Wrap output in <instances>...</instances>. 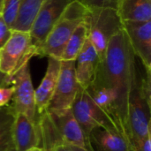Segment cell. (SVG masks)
Here are the masks:
<instances>
[{
    "label": "cell",
    "mask_w": 151,
    "mask_h": 151,
    "mask_svg": "<svg viewBox=\"0 0 151 151\" xmlns=\"http://www.w3.org/2000/svg\"><path fill=\"white\" fill-rule=\"evenodd\" d=\"M137 82L135 55L122 29L110 40L103 58L99 60L94 81L89 88H105L116 92L113 121L127 140L129 100Z\"/></svg>",
    "instance_id": "cell-1"
},
{
    "label": "cell",
    "mask_w": 151,
    "mask_h": 151,
    "mask_svg": "<svg viewBox=\"0 0 151 151\" xmlns=\"http://www.w3.org/2000/svg\"><path fill=\"white\" fill-rule=\"evenodd\" d=\"M38 116L43 150L50 151L59 144H68L90 151L85 135L71 110L59 115L44 111Z\"/></svg>",
    "instance_id": "cell-2"
},
{
    "label": "cell",
    "mask_w": 151,
    "mask_h": 151,
    "mask_svg": "<svg viewBox=\"0 0 151 151\" xmlns=\"http://www.w3.org/2000/svg\"><path fill=\"white\" fill-rule=\"evenodd\" d=\"M88 9L80 2L73 0L63 12L61 17L54 25L43 43L37 50L36 56L61 58L65 46L76 29L85 19Z\"/></svg>",
    "instance_id": "cell-3"
},
{
    "label": "cell",
    "mask_w": 151,
    "mask_h": 151,
    "mask_svg": "<svg viewBox=\"0 0 151 151\" xmlns=\"http://www.w3.org/2000/svg\"><path fill=\"white\" fill-rule=\"evenodd\" d=\"M85 21L88 29V39L101 60L110 40L123 29V23L115 8L88 9Z\"/></svg>",
    "instance_id": "cell-4"
},
{
    "label": "cell",
    "mask_w": 151,
    "mask_h": 151,
    "mask_svg": "<svg viewBox=\"0 0 151 151\" xmlns=\"http://www.w3.org/2000/svg\"><path fill=\"white\" fill-rule=\"evenodd\" d=\"M36 56V48L29 32L12 30V35L0 49V72L6 77L10 87V79L25 64Z\"/></svg>",
    "instance_id": "cell-5"
},
{
    "label": "cell",
    "mask_w": 151,
    "mask_h": 151,
    "mask_svg": "<svg viewBox=\"0 0 151 151\" xmlns=\"http://www.w3.org/2000/svg\"><path fill=\"white\" fill-rule=\"evenodd\" d=\"M71 111L80 125L87 142L89 134L96 127L113 128L118 130L113 120L93 101L86 89L80 88Z\"/></svg>",
    "instance_id": "cell-6"
},
{
    "label": "cell",
    "mask_w": 151,
    "mask_h": 151,
    "mask_svg": "<svg viewBox=\"0 0 151 151\" xmlns=\"http://www.w3.org/2000/svg\"><path fill=\"white\" fill-rule=\"evenodd\" d=\"M150 110L151 105L142 96L137 82L129 100L127 121V136L131 151L150 134Z\"/></svg>",
    "instance_id": "cell-7"
},
{
    "label": "cell",
    "mask_w": 151,
    "mask_h": 151,
    "mask_svg": "<svg viewBox=\"0 0 151 151\" xmlns=\"http://www.w3.org/2000/svg\"><path fill=\"white\" fill-rule=\"evenodd\" d=\"M80 88L75 76V61L60 60L57 86L45 111L59 115L71 110Z\"/></svg>",
    "instance_id": "cell-8"
},
{
    "label": "cell",
    "mask_w": 151,
    "mask_h": 151,
    "mask_svg": "<svg viewBox=\"0 0 151 151\" xmlns=\"http://www.w3.org/2000/svg\"><path fill=\"white\" fill-rule=\"evenodd\" d=\"M9 83L14 88L11 105L15 113H23L32 121L37 122L35 88L32 83L29 63L21 66L10 79Z\"/></svg>",
    "instance_id": "cell-9"
},
{
    "label": "cell",
    "mask_w": 151,
    "mask_h": 151,
    "mask_svg": "<svg viewBox=\"0 0 151 151\" xmlns=\"http://www.w3.org/2000/svg\"><path fill=\"white\" fill-rule=\"evenodd\" d=\"M73 0H44L29 31L36 53L47 35L61 17L65 7Z\"/></svg>",
    "instance_id": "cell-10"
},
{
    "label": "cell",
    "mask_w": 151,
    "mask_h": 151,
    "mask_svg": "<svg viewBox=\"0 0 151 151\" xmlns=\"http://www.w3.org/2000/svg\"><path fill=\"white\" fill-rule=\"evenodd\" d=\"M123 29L135 56L142 61L146 72H151V20L123 22Z\"/></svg>",
    "instance_id": "cell-11"
},
{
    "label": "cell",
    "mask_w": 151,
    "mask_h": 151,
    "mask_svg": "<svg viewBox=\"0 0 151 151\" xmlns=\"http://www.w3.org/2000/svg\"><path fill=\"white\" fill-rule=\"evenodd\" d=\"M12 140L15 151H27L39 147L41 134L38 121H32L25 114L17 113L12 125Z\"/></svg>",
    "instance_id": "cell-12"
},
{
    "label": "cell",
    "mask_w": 151,
    "mask_h": 151,
    "mask_svg": "<svg viewBox=\"0 0 151 151\" xmlns=\"http://www.w3.org/2000/svg\"><path fill=\"white\" fill-rule=\"evenodd\" d=\"M88 142L90 151H131L127 138L113 128H94Z\"/></svg>",
    "instance_id": "cell-13"
},
{
    "label": "cell",
    "mask_w": 151,
    "mask_h": 151,
    "mask_svg": "<svg viewBox=\"0 0 151 151\" xmlns=\"http://www.w3.org/2000/svg\"><path fill=\"white\" fill-rule=\"evenodd\" d=\"M98 63V55L88 38L75 60V76L82 89H88L93 82Z\"/></svg>",
    "instance_id": "cell-14"
},
{
    "label": "cell",
    "mask_w": 151,
    "mask_h": 151,
    "mask_svg": "<svg viewBox=\"0 0 151 151\" xmlns=\"http://www.w3.org/2000/svg\"><path fill=\"white\" fill-rule=\"evenodd\" d=\"M60 71V60L54 58H48V65L46 73L39 87L35 89V106L38 115L42 114L54 94L58 74Z\"/></svg>",
    "instance_id": "cell-15"
},
{
    "label": "cell",
    "mask_w": 151,
    "mask_h": 151,
    "mask_svg": "<svg viewBox=\"0 0 151 151\" xmlns=\"http://www.w3.org/2000/svg\"><path fill=\"white\" fill-rule=\"evenodd\" d=\"M117 11L122 23L151 20L150 0H119Z\"/></svg>",
    "instance_id": "cell-16"
},
{
    "label": "cell",
    "mask_w": 151,
    "mask_h": 151,
    "mask_svg": "<svg viewBox=\"0 0 151 151\" xmlns=\"http://www.w3.org/2000/svg\"><path fill=\"white\" fill-rule=\"evenodd\" d=\"M44 0H22L12 30L29 32Z\"/></svg>",
    "instance_id": "cell-17"
},
{
    "label": "cell",
    "mask_w": 151,
    "mask_h": 151,
    "mask_svg": "<svg viewBox=\"0 0 151 151\" xmlns=\"http://www.w3.org/2000/svg\"><path fill=\"white\" fill-rule=\"evenodd\" d=\"M86 19V18H85ZM88 38V29L85 19L76 27L68 39L60 60L75 61L79 53L82 50L86 41Z\"/></svg>",
    "instance_id": "cell-18"
},
{
    "label": "cell",
    "mask_w": 151,
    "mask_h": 151,
    "mask_svg": "<svg viewBox=\"0 0 151 151\" xmlns=\"http://www.w3.org/2000/svg\"><path fill=\"white\" fill-rule=\"evenodd\" d=\"M15 115L11 104L0 107V151H15L12 140V125Z\"/></svg>",
    "instance_id": "cell-19"
},
{
    "label": "cell",
    "mask_w": 151,
    "mask_h": 151,
    "mask_svg": "<svg viewBox=\"0 0 151 151\" xmlns=\"http://www.w3.org/2000/svg\"><path fill=\"white\" fill-rule=\"evenodd\" d=\"M90 95L93 101L113 120V113L117 102V94L114 90L105 88L86 89ZM114 122V121H113Z\"/></svg>",
    "instance_id": "cell-20"
},
{
    "label": "cell",
    "mask_w": 151,
    "mask_h": 151,
    "mask_svg": "<svg viewBox=\"0 0 151 151\" xmlns=\"http://www.w3.org/2000/svg\"><path fill=\"white\" fill-rule=\"evenodd\" d=\"M21 1L22 0H3L1 14L11 29L18 16Z\"/></svg>",
    "instance_id": "cell-21"
},
{
    "label": "cell",
    "mask_w": 151,
    "mask_h": 151,
    "mask_svg": "<svg viewBox=\"0 0 151 151\" xmlns=\"http://www.w3.org/2000/svg\"><path fill=\"white\" fill-rule=\"evenodd\" d=\"M86 6L88 9L94 8H115L117 9V5L119 0H76Z\"/></svg>",
    "instance_id": "cell-22"
},
{
    "label": "cell",
    "mask_w": 151,
    "mask_h": 151,
    "mask_svg": "<svg viewBox=\"0 0 151 151\" xmlns=\"http://www.w3.org/2000/svg\"><path fill=\"white\" fill-rule=\"evenodd\" d=\"M12 35V29L5 23L2 14H0V49L5 44Z\"/></svg>",
    "instance_id": "cell-23"
},
{
    "label": "cell",
    "mask_w": 151,
    "mask_h": 151,
    "mask_svg": "<svg viewBox=\"0 0 151 151\" xmlns=\"http://www.w3.org/2000/svg\"><path fill=\"white\" fill-rule=\"evenodd\" d=\"M14 88L10 87H0V107L5 106L10 104L13 96Z\"/></svg>",
    "instance_id": "cell-24"
},
{
    "label": "cell",
    "mask_w": 151,
    "mask_h": 151,
    "mask_svg": "<svg viewBox=\"0 0 151 151\" xmlns=\"http://www.w3.org/2000/svg\"><path fill=\"white\" fill-rule=\"evenodd\" d=\"M151 134H149L144 140H142L139 145L132 151H151Z\"/></svg>",
    "instance_id": "cell-25"
},
{
    "label": "cell",
    "mask_w": 151,
    "mask_h": 151,
    "mask_svg": "<svg viewBox=\"0 0 151 151\" xmlns=\"http://www.w3.org/2000/svg\"><path fill=\"white\" fill-rule=\"evenodd\" d=\"M50 151H88L84 149L68 145V144H59L56 147H54Z\"/></svg>",
    "instance_id": "cell-26"
},
{
    "label": "cell",
    "mask_w": 151,
    "mask_h": 151,
    "mask_svg": "<svg viewBox=\"0 0 151 151\" xmlns=\"http://www.w3.org/2000/svg\"><path fill=\"white\" fill-rule=\"evenodd\" d=\"M0 87H9L6 82V77L0 72Z\"/></svg>",
    "instance_id": "cell-27"
},
{
    "label": "cell",
    "mask_w": 151,
    "mask_h": 151,
    "mask_svg": "<svg viewBox=\"0 0 151 151\" xmlns=\"http://www.w3.org/2000/svg\"><path fill=\"white\" fill-rule=\"evenodd\" d=\"M27 151H46L45 150H43L42 147H34V148H31L29 150H27Z\"/></svg>",
    "instance_id": "cell-28"
},
{
    "label": "cell",
    "mask_w": 151,
    "mask_h": 151,
    "mask_svg": "<svg viewBox=\"0 0 151 151\" xmlns=\"http://www.w3.org/2000/svg\"><path fill=\"white\" fill-rule=\"evenodd\" d=\"M2 5H3V0H0V14L2 12Z\"/></svg>",
    "instance_id": "cell-29"
}]
</instances>
